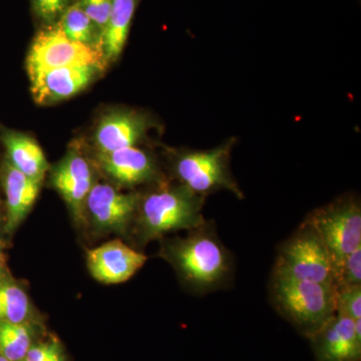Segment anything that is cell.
Instances as JSON below:
<instances>
[{
    "label": "cell",
    "instance_id": "6da1fadb",
    "mask_svg": "<svg viewBox=\"0 0 361 361\" xmlns=\"http://www.w3.org/2000/svg\"><path fill=\"white\" fill-rule=\"evenodd\" d=\"M190 231L186 238L174 240L164 248L165 257L196 293H210L227 286L234 273V262L218 237L214 222L206 221Z\"/></svg>",
    "mask_w": 361,
    "mask_h": 361
},
{
    "label": "cell",
    "instance_id": "7a4b0ae2",
    "mask_svg": "<svg viewBox=\"0 0 361 361\" xmlns=\"http://www.w3.org/2000/svg\"><path fill=\"white\" fill-rule=\"evenodd\" d=\"M273 305L304 336L310 338L336 313V287L301 281L273 270L270 281Z\"/></svg>",
    "mask_w": 361,
    "mask_h": 361
},
{
    "label": "cell",
    "instance_id": "3957f363",
    "mask_svg": "<svg viewBox=\"0 0 361 361\" xmlns=\"http://www.w3.org/2000/svg\"><path fill=\"white\" fill-rule=\"evenodd\" d=\"M205 197L178 185L163 184L146 196H140L137 213L142 241L158 238L179 230H192L206 222Z\"/></svg>",
    "mask_w": 361,
    "mask_h": 361
},
{
    "label": "cell",
    "instance_id": "277c9868",
    "mask_svg": "<svg viewBox=\"0 0 361 361\" xmlns=\"http://www.w3.org/2000/svg\"><path fill=\"white\" fill-rule=\"evenodd\" d=\"M234 144L232 139L211 149L178 152L172 159L176 178L180 185L205 198L226 190L243 199L244 195L230 169Z\"/></svg>",
    "mask_w": 361,
    "mask_h": 361
},
{
    "label": "cell",
    "instance_id": "5b68a950",
    "mask_svg": "<svg viewBox=\"0 0 361 361\" xmlns=\"http://www.w3.org/2000/svg\"><path fill=\"white\" fill-rule=\"evenodd\" d=\"M273 270L301 281L336 287V270L329 252L314 226L306 219L280 246Z\"/></svg>",
    "mask_w": 361,
    "mask_h": 361
},
{
    "label": "cell",
    "instance_id": "8992f818",
    "mask_svg": "<svg viewBox=\"0 0 361 361\" xmlns=\"http://www.w3.org/2000/svg\"><path fill=\"white\" fill-rule=\"evenodd\" d=\"M314 226L338 271L348 254L361 246V205L355 194H345L315 209L305 218Z\"/></svg>",
    "mask_w": 361,
    "mask_h": 361
},
{
    "label": "cell",
    "instance_id": "52a82bcc",
    "mask_svg": "<svg viewBox=\"0 0 361 361\" xmlns=\"http://www.w3.org/2000/svg\"><path fill=\"white\" fill-rule=\"evenodd\" d=\"M89 65L104 66L101 49L68 39L59 25L49 26L35 35L26 58L27 73Z\"/></svg>",
    "mask_w": 361,
    "mask_h": 361
},
{
    "label": "cell",
    "instance_id": "ba28073f",
    "mask_svg": "<svg viewBox=\"0 0 361 361\" xmlns=\"http://www.w3.org/2000/svg\"><path fill=\"white\" fill-rule=\"evenodd\" d=\"M103 66H71L27 73L37 104H52L80 94L89 87Z\"/></svg>",
    "mask_w": 361,
    "mask_h": 361
},
{
    "label": "cell",
    "instance_id": "9c48e42d",
    "mask_svg": "<svg viewBox=\"0 0 361 361\" xmlns=\"http://www.w3.org/2000/svg\"><path fill=\"white\" fill-rule=\"evenodd\" d=\"M310 339L317 361L361 360V319L336 313Z\"/></svg>",
    "mask_w": 361,
    "mask_h": 361
},
{
    "label": "cell",
    "instance_id": "30bf717a",
    "mask_svg": "<svg viewBox=\"0 0 361 361\" xmlns=\"http://www.w3.org/2000/svg\"><path fill=\"white\" fill-rule=\"evenodd\" d=\"M92 276L104 284H118L134 276L147 261V256L118 240L104 243L87 253Z\"/></svg>",
    "mask_w": 361,
    "mask_h": 361
},
{
    "label": "cell",
    "instance_id": "8fae6325",
    "mask_svg": "<svg viewBox=\"0 0 361 361\" xmlns=\"http://www.w3.org/2000/svg\"><path fill=\"white\" fill-rule=\"evenodd\" d=\"M140 195L123 194L108 184H96L85 201V210L97 227L122 231L137 214Z\"/></svg>",
    "mask_w": 361,
    "mask_h": 361
},
{
    "label": "cell",
    "instance_id": "7c38bea8",
    "mask_svg": "<svg viewBox=\"0 0 361 361\" xmlns=\"http://www.w3.org/2000/svg\"><path fill=\"white\" fill-rule=\"evenodd\" d=\"M149 118L141 111H116L99 121L94 142L99 154H109L116 149L135 147L148 134Z\"/></svg>",
    "mask_w": 361,
    "mask_h": 361
},
{
    "label": "cell",
    "instance_id": "4fadbf2b",
    "mask_svg": "<svg viewBox=\"0 0 361 361\" xmlns=\"http://www.w3.org/2000/svg\"><path fill=\"white\" fill-rule=\"evenodd\" d=\"M52 185L58 190L77 219L84 217L85 201L92 184L89 161L78 152L71 151L52 172Z\"/></svg>",
    "mask_w": 361,
    "mask_h": 361
},
{
    "label": "cell",
    "instance_id": "5bb4252c",
    "mask_svg": "<svg viewBox=\"0 0 361 361\" xmlns=\"http://www.w3.org/2000/svg\"><path fill=\"white\" fill-rule=\"evenodd\" d=\"M106 174L123 186H137L158 179V168L148 152L128 147L109 154H99Z\"/></svg>",
    "mask_w": 361,
    "mask_h": 361
},
{
    "label": "cell",
    "instance_id": "9a60e30c",
    "mask_svg": "<svg viewBox=\"0 0 361 361\" xmlns=\"http://www.w3.org/2000/svg\"><path fill=\"white\" fill-rule=\"evenodd\" d=\"M42 183L26 177L6 161L4 187L6 197V231L13 232L21 224L39 196Z\"/></svg>",
    "mask_w": 361,
    "mask_h": 361
},
{
    "label": "cell",
    "instance_id": "2e32d148",
    "mask_svg": "<svg viewBox=\"0 0 361 361\" xmlns=\"http://www.w3.org/2000/svg\"><path fill=\"white\" fill-rule=\"evenodd\" d=\"M0 140L6 148L9 163L26 177L42 183L49 164L39 145L30 135L16 130H2Z\"/></svg>",
    "mask_w": 361,
    "mask_h": 361
},
{
    "label": "cell",
    "instance_id": "e0dca14e",
    "mask_svg": "<svg viewBox=\"0 0 361 361\" xmlns=\"http://www.w3.org/2000/svg\"><path fill=\"white\" fill-rule=\"evenodd\" d=\"M137 0H113L110 18L101 37L104 63L115 61L122 54L134 18Z\"/></svg>",
    "mask_w": 361,
    "mask_h": 361
},
{
    "label": "cell",
    "instance_id": "ac0fdd59",
    "mask_svg": "<svg viewBox=\"0 0 361 361\" xmlns=\"http://www.w3.org/2000/svg\"><path fill=\"white\" fill-rule=\"evenodd\" d=\"M27 294L11 278L0 277V323L25 322L30 315Z\"/></svg>",
    "mask_w": 361,
    "mask_h": 361
},
{
    "label": "cell",
    "instance_id": "d6986e66",
    "mask_svg": "<svg viewBox=\"0 0 361 361\" xmlns=\"http://www.w3.org/2000/svg\"><path fill=\"white\" fill-rule=\"evenodd\" d=\"M59 25L66 37L73 42L101 49L99 30L85 14L80 4H73L66 9L61 16Z\"/></svg>",
    "mask_w": 361,
    "mask_h": 361
},
{
    "label": "cell",
    "instance_id": "ffe728a7",
    "mask_svg": "<svg viewBox=\"0 0 361 361\" xmlns=\"http://www.w3.org/2000/svg\"><path fill=\"white\" fill-rule=\"evenodd\" d=\"M32 346V330L23 323H0V355L9 361H23Z\"/></svg>",
    "mask_w": 361,
    "mask_h": 361
},
{
    "label": "cell",
    "instance_id": "44dd1931",
    "mask_svg": "<svg viewBox=\"0 0 361 361\" xmlns=\"http://www.w3.org/2000/svg\"><path fill=\"white\" fill-rule=\"evenodd\" d=\"M336 313L353 320L361 319L360 286L336 287Z\"/></svg>",
    "mask_w": 361,
    "mask_h": 361
},
{
    "label": "cell",
    "instance_id": "7402d4cb",
    "mask_svg": "<svg viewBox=\"0 0 361 361\" xmlns=\"http://www.w3.org/2000/svg\"><path fill=\"white\" fill-rule=\"evenodd\" d=\"M361 285V246L351 252L344 259L337 271L336 287L360 286Z\"/></svg>",
    "mask_w": 361,
    "mask_h": 361
},
{
    "label": "cell",
    "instance_id": "603a6c76",
    "mask_svg": "<svg viewBox=\"0 0 361 361\" xmlns=\"http://www.w3.org/2000/svg\"><path fill=\"white\" fill-rule=\"evenodd\" d=\"M90 20L94 23L99 33H103L113 7V0H82L78 2Z\"/></svg>",
    "mask_w": 361,
    "mask_h": 361
},
{
    "label": "cell",
    "instance_id": "cb8c5ba5",
    "mask_svg": "<svg viewBox=\"0 0 361 361\" xmlns=\"http://www.w3.org/2000/svg\"><path fill=\"white\" fill-rule=\"evenodd\" d=\"M68 1L70 0H32V6L40 20L51 25L65 13Z\"/></svg>",
    "mask_w": 361,
    "mask_h": 361
},
{
    "label": "cell",
    "instance_id": "d4e9b609",
    "mask_svg": "<svg viewBox=\"0 0 361 361\" xmlns=\"http://www.w3.org/2000/svg\"><path fill=\"white\" fill-rule=\"evenodd\" d=\"M23 361H65V355L58 342L47 341L30 346Z\"/></svg>",
    "mask_w": 361,
    "mask_h": 361
},
{
    "label": "cell",
    "instance_id": "484cf974",
    "mask_svg": "<svg viewBox=\"0 0 361 361\" xmlns=\"http://www.w3.org/2000/svg\"><path fill=\"white\" fill-rule=\"evenodd\" d=\"M6 258H4V252H2L1 244H0V277L6 275Z\"/></svg>",
    "mask_w": 361,
    "mask_h": 361
},
{
    "label": "cell",
    "instance_id": "4316f807",
    "mask_svg": "<svg viewBox=\"0 0 361 361\" xmlns=\"http://www.w3.org/2000/svg\"><path fill=\"white\" fill-rule=\"evenodd\" d=\"M0 361H9L7 360L6 357H4V355H0Z\"/></svg>",
    "mask_w": 361,
    "mask_h": 361
},
{
    "label": "cell",
    "instance_id": "83f0119b",
    "mask_svg": "<svg viewBox=\"0 0 361 361\" xmlns=\"http://www.w3.org/2000/svg\"></svg>",
    "mask_w": 361,
    "mask_h": 361
}]
</instances>
